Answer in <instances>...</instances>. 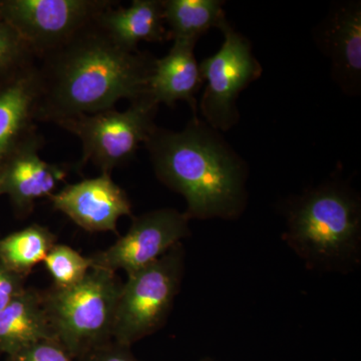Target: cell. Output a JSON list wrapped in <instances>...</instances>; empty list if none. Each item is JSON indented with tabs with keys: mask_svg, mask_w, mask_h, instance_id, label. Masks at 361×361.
I'll return each instance as SVG.
<instances>
[{
	"mask_svg": "<svg viewBox=\"0 0 361 361\" xmlns=\"http://www.w3.org/2000/svg\"><path fill=\"white\" fill-rule=\"evenodd\" d=\"M37 63L35 121L52 122L114 109L148 96L155 59L116 44L96 20Z\"/></svg>",
	"mask_w": 361,
	"mask_h": 361,
	"instance_id": "1",
	"label": "cell"
},
{
	"mask_svg": "<svg viewBox=\"0 0 361 361\" xmlns=\"http://www.w3.org/2000/svg\"><path fill=\"white\" fill-rule=\"evenodd\" d=\"M157 178L184 197L190 219L238 218L246 207L245 163L208 123L155 128L145 142Z\"/></svg>",
	"mask_w": 361,
	"mask_h": 361,
	"instance_id": "2",
	"label": "cell"
},
{
	"mask_svg": "<svg viewBox=\"0 0 361 361\" xmlns=\"http://www.w3.org/2000/svg\"><path fill=\"white\" fill-rule=\"evenodd\" d=\"M284 240L311 269H350L360 260V198L336 182L305 192L289 206Z\"/></svg>",
	"mask_w": 361,
	"mask_h": 361,
	"instance_id": "3",
	"label": "cell"
},
{
	"mask_svg": "<svg viewBox=\"0 0 361 361\" xmlns=\"http://www.w3.org/2000/svg\"><path fill=\"white\" fill-rule=\"evenodd\" d=\"M123 282L116 272L92 268L80 283L42 291L56 339L73 360L113 341L116 302Z\"/></svg>",
	"mask_w": 361,
	"mask_h": 361,
	"instance_id": "4",
	"label": "cell"
},
{
	"mask_svg": "<svg viewBox=\"0 0 361 361\" xmlns=\"http://www.w3.org/2000/svg\"><path fill=\"white\" fill-rule=\"evenodd\" d=\"M184 271L180 242L155 262L127 275L116 302L113 341L132 348L161 329L179 293Z\"/></svg>",
	"mask_w": 361,
	"mask_h": 361,
	"instance_id": "5",
	"label": "cell"
},
{
	"mask_svg": "<svg viewBox=\"0 0 361 361\" xmlns=\"http://www.w3.org/2000/svg\"><path fill=\"white\" fill-rule=\"evenodd\" d=\"M159 104L148 96L132 102L128 110L115 109L80 115L59 123V127L77 135L82 142V160L78 167L94 164L102 173L122 167L134 158L140 145L145 144L155 129Z\"/></svg>",
	"mask_w": 361,
	"mask_h": 361,
	"instance_id": "6",
	"label": "cell"
},
{
	"mask_svg": "<svg viewBox=\"0 0 361 361\" xmlns=\"http://www.w3.org/2000/svg\"><path fill=\"white\" fill-rule=\"evenodd\" d=\"M115 4L108 0H0V20L8 23L39 59Z\"/></svg>",
	"mask_w": 361,
	"mask_h": 361,
	"instance_id": "7",
	"label": "cell"
},
{
	"mask_svg": "<svg viewBox=\"0 0 361 361\" xmlns=\"http://www.w3.org/2000/svg\"><path fill=\"white\" fill-rule=\"evenodd\" d=\"M220 30L224 42L219 51L199 66L202 78L207 82L200 108L211 128L227 130L238 121L237 97L260 77L262 68L252 52L250 42L233 30L227 20Z\"/></svg>",
	"mask_w": 361,
	"mask_h": 361,
	"instance_id": "8",
	"label": "cell"
},
{
	"mask_svg": "<svg viewBox=\"0 0 361 361\" xmlns=\"http://www.w3.org/2000/svg\"><path fill=\"white\" fill-rule=\"evenodd\" d=\"M190 220L186 213L172 208L137 216L113 245L89 256L92 268L123 270L127 275L142 269L190 236Z\"/></svg>",
	"mask_w": 361,
	"mask_h": 361,
	"instance_id": "9",
	"label": "cell"
},
{
	"mask_svg": "<svg viewBox=\"0 0 361 361\" xmlns=\"http://www.w3.org/2000/svg\"><path fill=\"white\" fill-rule=\"evenodd\" d=\"M42 137L33 130L0 164V196L6 195L18 216H27L37 201L56 193L68 174L65 165L39 156Z\"/></svg>",
	"mask_w": 361,
	"mask_h": 361,
	"instance_id": "10",
	"label": "cell"
},
{
	"mask_svg": "<svg viewBox=\"0 0 361 361\" xmlns=\"http://www.w3.org/2000/svg\"><path fill=\"white\" fill-rule=\"evenodd\" d=\"M49 200L56 210L87 232L118 233L120 218L132 216L127 193L106 173L66 185Z\"/></svg>",
	"mask_w": 361,
	"mask_h": 361,
	"instance_id": "11",
	"label": "cell"
},
{
	"mask_svg": "<svg viewBox=\"0 0 361 361\" xmlns=\"http://www.w3.org/2000/svg\"><path fill=\"white\" fill-rule=\"evenodd\" d=\"M318 44L332 63L342 89L357 92L361 78V6L360 2L338 4L318 32Z\"/></svg>",
	"mask_w": 361,
	"mask_h": 361,
	"instance_id": "12",
	"label": "cell"
},
{
	"mask_svg": "<svg viewBox=\"0 0 361 361\" xmlns=\"http://www.w3.org/2000/svg\"><path fill=\"white\" fill-rule=\"evenodd\" d=\"M39 92L37 61L0 80V164L35 130Z\"/></svg>",
	"mask_w": 361,
	"mask_h": 361,
	"instance_id": "13",
	"label": "cell"
},
{
	"mask_svg": "<svg viewBox=\"0 0 361 361\" xmlns=\"http://www.w3.org/2000/svg\"><path fill=\"white\" fill-rule=\"evenodd\" d=\"M194 40H174L164 58L155 59L149 78L148 97L157 104L173 106L178 101L196 108L195 94L203 84L200 68L194 56Z\"/></svg>",
	"mask_w": 361,
	"mask_h": 361,
	"instance_id": "14",
	"label": "cell"
},
{
	"mask_svg": "<svg viewBox=\"0 0 361 361\" xmlns=\"http://www.w3.org/2000/svg\"><path fill=\"white\" fill-rule=\"evenodd\" d=\"M56 338L42 291L26 287L0 311V356H8L42 341Z\"/></svg>",
	"mask_w": 361,
	"mask_h": 361,
	"instance_id": "15",
	"label": "cell"
},
{
	"mask_svg": "<svg viewBox=\"0 0 361 361\" xmlns=\"http://www.w3.org/2000/svg\"><path fill=\"white\" fill-rule=\"evenodd\" d=\"M115 6L102 13L97 23L121 47L137 49L139 42H163L169 37L160 0H134L129 7Z\"/></svg>",
	"mask_w": 361,
	"mask_h": 361,
	"instance_id": "16",
	"label": "cell"
},
{
	"mask_svg": "<svg viewBox=\"0 0 361 361\" xmlns=\"http://www.w3.org/2000/svg\"><path fill=\"white\" fill-rule=\"evenodd\" d=\"M164 18L169 26V37L174 40L197 42L210 28L225 23L223 2L220 0H166Z\"/></svg>",
	"mask_w": 361,
	"mask_h": 361,
	"instance_id": "17",
	"label": "cell"
},
{
	"mask_svg": "<svg viewBox=\"0 0 361 361\" xmlns=\"http://www.w3.org/2000/svg\"><path fill=\"white\" fill-rule=\"evenodd\" d=\"M56 240V234L44 226H27L0 238V261L8 269L27 278L35 266L44 262Z\"/></svg>",
	"mask_w": 361,
	"mask_h": 361,
	"instance_id": "18",
	"label": "cell"
},
{
	"mask_svg": "<svg viewBox=\"0 0 361 361\" xmlns=\"http://www.w3.org/2000/svg\"><path fill=\"white\" fill-rule=\"evenodd\" d=\"M54 286L68 288L80 283L92 269V261L65 244H56L44 260Z\"/></svg>",
	"mask_w": 361,
	"mask_h": 361,
	"instance_id": "19",
	"label": "cell"
},
{
	"mask_svg": "<svg viewBox=\"0 0 361 361\" xmlns=\"http://www.w3.org/2000/svg\"><path fill=\"white\" fill-rule=\"evenodd\" d=\"M35 56L20 35L0 20V80L35 63Z\"/></svg>",
	"mask_w": 361,
	"mask_h": 361,
	"instance_id": "20",
	"label": "cell"
},
{
	"mask_svg": "<svg viewBox=\"0 0 361 361\" xmlns=\"http://www.w3.org/2000/svg\"><path fill=\"white\" fill-rule=\"evenodd\" d=\"M6 361H75L56 338L42 339L6 356Z\"/></svg>",
	"mask_w": 361,
	"mask_h": 361,
	"instance_id": "21",
	"label": "cell"
},
{
	"mask_svg": "<svg viewBox=\"0 0 361 361\" xmlns=\"http://www.w3.org/2000/svg\"><path fill=\"white\" fill-rule=\"evenodd\" d=\"M75 361H142L135 357L130 346L111 341L92 349Z\"/></svg>",
	"mask_w": 361,
	"mask_h": 361,
	"instance_id": "22",
	"label": "cell"
},
{
	"mask_svg": "<svg viewBox=\"0 0 361 361\" xmlns=\"http://www.w3.org/2000/svg\"><path fill=\"white\" fill-rule=\"evenodd\" d=\"M26 279L0 261V311L26 288Z\"/></svg>",
	"mask_w": 361,
	"mask_h": 361,
	"instance_id": "23",
	"label": "cell"
},
{
	"mask_svg": "<svg viewBox=\"0 0 361 361\" xmlns=\"http://www.w3.org/2000/svg\"><path fill=\"white\" fill-rule=\"evenodd\" d=\"M200 361H215V360H210V358H204V360H202Z\"/></svg>",
	"mask_w": 361,
	"mask_h": 361,
	"instance_id": "24",
	"label": "cell"
}]
</instances>
